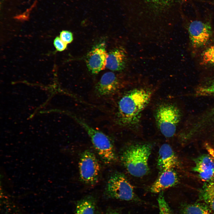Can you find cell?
Returning a JSON list of instances; mask_svg holds the SVG:
<instances>
[{
    "mask_svg": "<svg viewBox=\"0 0 214 214\" xmlns=\"http://www.w3.org/2000/svg\"><path fill=\"white\" fill-rule=\"evenodd\" d=\"M181 0H123L131 40L147 45L169 41Z\"/></svg>",
    "mask_w": 214,
    "mask_h": 214,
    "instance_id": "obj_1",
    "label": "cell"
},
{
    "mask_svg": "<svg viewBox=\"0 0 214 214\" xmlns=\"http://www.w3.org/2000/svg\"><path fill=\"white\" fill-rule=\"evenodd\" d=\"M154 90L140 86L125 92L118 100L117 107V122L120 126L131 130L140 125L143 112L152 97Z\"/></svg>",
    "mask_w": 214,
    "mask_h": 214,
    "instance_id": "obj_2",
    "label": "cell"
},
{
    "mask_svg": "<svg viewBox=\"0 0 214 214\" xmlns=\"http://www.w3.org/2000/svg\"><path fill=\"white\" fill-rule=\"evenodd\" d=\"M152 150L151 145L146 143L132 144L124 148L120 159L130 175L141 177L147 174L149 170L148 160Z\"/></svg>",
    "mask_w": 214,
    "mask_h": 214,
    "instance_id": "obj_3",
    "label": "cell"
},
{
    "mask_svg": "<svg viewBox=\"0 0 214 214\" xmlns=\"http://www.w3.org/2000/svg\"><path fill=\"white\" fill-rule=\"evenodd\" d=\"M73 117L88 134L94 148L102 161L107 164L116 162L117 157L114 145L109 137L81 119L75 116Z\"/></svg>",
    "mask_w": 214,
    "mask_h": 214,
    "instance_id": "obj_4",
    "label": "cell"
},
{
    "mask_svg": "<svg viewBox=\"0 0 214 214\" xmlns=\"http://www.w3.org/2000/svg\"><path fill=\"white\" fill-rule=\"evenodd\" d=\"M181 118V113L176 105L171 103L160 104L156 109L154 118L158 129L166 138L175 133Z\"/></svg>",
    "mask_w": 214,
    "mask_h": 214,
    "instance_id": "obj_5",
    "label": "cell"
},
{
    "mask_svg": "<svg viewBox=\"0 0 214 214\" xmlns=\"http://www.w3.org/2000/svg\"><path fill=\"white\" fill-rule=\"evenodd\" d=\"M109 197L127 201L135 200L133 187L123 174L115 172L108 178L105 188Z\"/></svg>",
    "mask_w": 214,
    "mask_h": 214,
    "instance_id": "obj_6",
    "label": "cell"
},
{
    "mask_svg": "<svg viewBox=\"0 0 214 214\" xmlns=\"http://www.w3.org/2000/svg\"><path fill=\"white\" fill-rule=\"evenodd\" d=\"M80 179L84 184L93 185L98 181L100 166L95 154L89 150L81 153L78 163Z\"/></svg>",
    "mask_w": 214,
    "mask_h": 214,
    "instance_id": "obj_7",
    "label": "cell"
},
{
    "mask_svg": "<svg viewBox=\"0 0 214 214\" xmlns=\"http://www.w3.org/2000/svg\"><path fill=\"white\" fill-rule=\"evenodd\" d=\"M188 31L192 45L198 48L206 45L212 35V28L208 23L195 20L189 24Z\"/></svg>",
    "mask_w": 214,
    "mask_h": 214,
    "instance_id": "obj_8",
    "label": "cell"
},
{
    "mask_svg": "<svg viewBox=\"0 0 214 214\" xmlns=\"http://www.w3.org/2000/svg\"><path fill=\"white\" fill-rule=\"evenodd\" d=\"M125 83V81L117 75L112 72H107L102 76L95 90L100 96H108L119 90Z\"/></svg>",
    "mask_w": 214,
    "mask_h": 214,
    "instance_id": "obj_9",
    "label": "cell"
},
{
    "mask_svg": "<svg viewBox=\"0 0 214 214\" xmlns=\"http://www.w3.org/2000/svg\"><path fill=\"white\" fill-rule=\"evenodd\" d=\"M108 53L104 43L95 46L87 54L86 62L89 71L93 74H97L106 67Z\"/></svg>",
    "mask_w": 214,
    "mask_h": 214,
    "instance_id": "obj_10",
    "label": "cell"
},
{
    "mask_svg": "<svg viewBox=\"0 0 214 214\" xmlns=\"http://www.w3.org/2000/svg\"><path fill=\"white\" fill-rule=\"evenodd\" d=\"M126 49L122 46L117 47L108 53L106 67L114 71H121L128 64V57Z\"/></svg>",
    "mask_w": 214,
    "mask_h": 214,
    "instance_id": "obj_11",
    "label": "cell"
},
{
    "mask_svg": "<svg viewBox=\"0 0 214 214\" xmlns=\"http://www.w3.org/2000/svg\"><path fill=\"white\" fill-rule=\"evenodd\" d=\"M193 170L206 182L214 181V162L209 155L204 154L196 159Z\"/></svg>",
    "mask_w": 214,
    "mask_h": 214,
    "instance_id": "obj_12",
    "label": "cell"
},
{
    "mask_svg": "<svg viewBox=\"0 0 214 214\" xmlns=\"http://www.w3.org/2000/svg\"><path fill=\"white\" fill-rule=\"evenodd\" d=\"M177 158L172 147L167 144H164L160 147L157 164L162 171L173 169L177 165Z\"/></svg>",
    "mask_w": 214,
    "mask_h": 214,
    "instance_id": "obj_13",
    "label": "cell"
},
{
    "mask_svg": "<svg viewBox=\"0 0 214 214\" xmlns=\"http://www.w3.org/2000/svg\"><path fill=\"white\" fill-rule=\"evenodd\" d=\"M178 182L177 175L173 169L164 170L152 185L150 190L154 193H160L176 185Z\"/></svg>",
    "mask_w": 214,
    "mask_h": 214,
    "instance_id": "obj_14",
    "label": "cell"
},
{
    "mask_svg": "<svg viewBox=\"0 0 214 214\" xmlns=\"http://www.w3.org/2000/svg\"><path fill=\"white\" fill-rule=\"evenodd\" d=\"M200 201L205 204L214 214V181L206 182L200 191Z\"/></svg>",
    "mask_w": 214,
    "mask_h": 214,
    "instance_id": "obj_15",
    "label": "cell"
},
{
    "mask_svg": "<svg viewBox=\"0 0 214 214\" xmlns=\"http://www.w3.org/2000/svg\"><path fill=\"white\" fill-rule=\"evenodd\" d=\"M182 214H212L207 206L203 202L185 204L181 208Z\"/></svg>",
    "mask_w": 214,
    "mask_h": 214,
    "instance_id": "obj_16",
    "label": "cell"
},
{
    "mask_svg": "<svg viewBox=\"0 0 214 214\" xmlns=\"http://www.w3.org/2000/svg\"><path fill=\"white\" fill-rule=\"evenodd\" d=\"M91 197L85 198L78 201L74 214H95V204Z\"/></svg>",
    "mask_w": 214,
    "mask_h": 214,
    "instance_id": "obj_17",
    "label": "cell"
},
{
    "mask_svg": "<svg viewBox=\"0 0 214 214\" xmlns=\"http://www.w3.org/2000/svg\"><path fill=\"white\" fill-rule=\"evenodd\" d=\"M202 64L214 66V44L208 48L203 53Z\"/></svg>",
    "mask_w": 214,
    "mask_h": 214,
    "instance_id": "obj_18",
    "label": "cell"
},
{
    "mask_svg": "<svg viewBox=\"0 0 214 214\" xmlns=\"http://www.w3.org/2000/svg\"><path fill=\"white\" fill-rule=\"evenodd\" d=\"M158 201L159 209V214H173L162 193L159 195Z\"/></svg>",
    "mask_w": 214,
    "mask_h": 214,
    "instance_id": "obj_19",
    "label": "cell"
},
{
    "mask_svg": "<svg viewBox=\"0 0 214 214\" xmlns=\"http://www.w3.org/2000/svg\"><path fill=\"white\" fill-rule=\"evenodd\" d=\"M60 37L66 44L71 43L73 39L72 33L67 31H63L60 33Z\"/></svg>",
    "mask_w": 214,
    "mask_h": 214,
    "instance_id": "obj_20",
    "label": "cell"
},
{
    "mask_svg": "<svg viewBox=\"0 0 214 214\" xmlns=\"http://www.w3.org/2000/svg\"><path fill=\"white\" fill-rule=\"evenodd\" d=\"M54 44L58 51H61L64 50L67 48V44L63 42L60 37H56L54 39Z\"/></svg>",
    "mask_w": 214,
    "mask_h": 214,
    "instance_id": "obj_21",
    "label": "cell"
},
{
    "mask_svg": "<svg viewBox=\"0 0 214 214\" xmlns=\"http://www.w3.org/2000/svg\"><path fill=\"white\" fill-rule=\"evenodd\" d=\"M108 214H118L117 213H116L113 212V213H110Z\"/></svg>",
    "mask_w": 214,
    "mask_h": 214,
    "instance_id": "obj_22",
    "label": "cell"
}]
</instances>
